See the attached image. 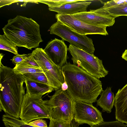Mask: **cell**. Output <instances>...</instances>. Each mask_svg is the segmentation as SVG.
Segmentation results:
<instances>
[{
  "label": "cell",
  "mask_w": 127,
  "mask_h": 127,
  "mask_svg": "<svg viewBox=\"0 0 127 127\" xmlns=\"http://www.w3.org/2000/svg\"><path fill=\"white\" fill-rule=\"evenodd\" d=\"M74 119L79 125L86 124L91 127L103 121L101 112L92 104L75 102Z\"/></svg>",
  "instance_id": "30bf717a"
},
{
  "label": "cell",
  "mask_w": 127,
  "mask_h": 127,
  "mask_svg": "<svg viewBox=\"0 0 127 127\" xmlns=\"http://www.w3.org/2000/svg\"><path fill=\"white\" fill-rule=\"evenodd\" d=\"M2 29L7 38L17 46L31 50L43 41L39 25L31 18L17 15L9 19Z\"/></svg>",
  "instance_id": "3957f363"
},
{
  "label": "cell",
  "mask_w": 127,
  "mask_h": 127,
  "mask_svg": "<svg viewBox=\"0 0 127 127\" xmlns=\"http://www.w3.org/2000/svg\"><path fill=\"white\" fill-rule=\"evenodd\" d=\"M85 0H39L37 2L42 3L47 5L49 8L59 6L62 5L70 3L78 2L87 1Z\"/></svg>",
  "instance_id": "7402d4cb"
},
{
  "label": "cell",
  "mask_w": 127,
  "mask_h": 127,
  "mask_svg": "<svg viewBox=\"0 0 127 127\" xmlns=\"http://www.w3.org/2000/svg\"><path fill=\"white\" fill-rule=\"evenodd\" d=\"M31 53L45 75L50 86L56 91L61 89L65 82L61 68L54 63L42 48H37Z\"/></svg>",
  "instance_id": "52a82bcc"
},
{
  "label": "cell",
  "mask_w": 127,
  "mask_h": 127,
  "mask_svg": "<svg viewBox=\"0 0 127 127\" xmlns=\"http://www.w3.org/2000/svg\"><path fill=\"white\" fill-rule=\"evenodd\" d=\"M41 119H37L28 123L35 127H48L46 121Z\"/></svg>",
  "instance_id": "4316f807"
},
{
  "label": "cell",
  "mask_w": 127,
  "mask_h": 127,
  "mask_svg": "<svg viewBox=\"0 0 127 127\" xmlns=\"http://www.w3.org/2000/svg\"><path fill=\"white\" fill-rule=\"evenodd\" d=\"M100 14L109 16L114 18L121 16H127V3L107 8L101 7L95 10H90Z\"/></svg>",
  "instance_id": "e0dca14e"
},
{
  "label": "cell",
  "mask_w": 127,
  "mask_h": 127,
  "mask_svg": "<svg viewBox=\"0 0 127 127\" xmlns=\"http://www.w3.org/2000/svg\"><path fill=\"white\" fill-rule=\"evenodd\" d=\"M13 69L15 73L22 75L29 73H43L42 70L40 68L32 66L24 61L15 65Z\"/></svg>",
  "instance_id": "ac0fdd59"
},
{
  "label": "cell",
  "mask_w": 127,
  "mask_h": 127,
  "mask_svg": "<svg viewBox=\"0 0 127 127\" xmlns=\"http://www.w3.org/2000/svg\"><path fill=\"white\" fill-rule=\"evenodd\" d=\"M127 3V0H113L104 3L102 8H107L118 5L120 4Z\"/></svg>",
  "instance_id": "d4e9b609"
},
{
  "label": "cell",
  "mask_w": 127,
  "mask_h": 127,
  "mask_svg": "<svg viewBox=\"0 0 127 127\" xmlns=\"http://www.w3.org/2000/svg\"><path fill=\"white\" fill-rule=\"evenodd\" d=\"M99 98L97 100L96 105L102 109V111L110 113L114 104V95L111 88L107 87L100 94Z\"/></svg>",
  "instance_id": "2e32d148"
},
{
  "label": "cell",
  "mask_w": 127,
  "mask_h": 127,
  "mask_svg": "<svg viewBox=\"0 0 127 127\" xmlns=\"http://www.w3.org/2000/svg\"><path fill=\"white\" fill-rule=\"evenodd\" d=\"M122 58L127 61V49H126L123 53Z\"/></svg>",
  "instance_id": "4dcf8cb0"
},
{
  "label": "cell",
  "mask_w": 127,
  "mask_h": 127,
  "mask_svg": "<svg viewBox=\"0 0 127 127\" xmlns=\"http://www.w3.org/2000/svg\"><path fill=\"white\" fill-rule=\"evenodd\" d=\"M0 7L6 5H9L13 3L18 2V0H0Z\"/></svg>",
  "instance_id": "f1b7e54d"
},
{
  "label": "cell",
  "mask_w": 127,
  "mask_h": 127,
  "mask_svg": "<svg viewBox=\"0 0 127 127\" xmlns=\"http://www.w3.org/2000/svg\"><path fill=\"white\" fill-rule=\"evenodd\" d=\"M71 15L87 23L95 26L110 27L112 26L115 22V18L113 17L98 14L91 10Z\"/></svg>",
  "instance_id": "7c38bea8"
},
{
  "label": "cell",
  "mask_w": 127,
  "mask_h": 127,
  "mask_svg": "<svg viewBox=\"0 0 127 127\" xmlns=\"http://www.w3.org/2000/svg\"><path fill=\"white\" fill-rule=\"evenodd\" d=\"M25 79L26 93L29 95H43L54 90L53 88L47 85Z\"/></svg>",
  "instance_id": "9a60e30c"
},
{
  "label": "cell",
  "mask_w": 127,
  "mask_h": 127,
  "mask_svg": "<svg viewBox=\"0 0 127 127\" xmlns=\"http://www.w3.org/2000/svg\"><path fill=\"white\" fill-rule=\"evenodd\" d=\"M73 64H76L88 73L99 79L105 77L108 71L104 67L102 60L70 44L68 48Z\"/></svg>",
  "instance_id": "5b68a950"
},
{
  "label": "cell",
  "mask_w": 127,
  "mask_h": 127,
  "mask_svg": "<svg viewBox=\"0 0 127 127\" xmlns=\"http://www.w3.org/2000/svg\"><path fill=\"white\" fill-rule=\"evenodd\" d=\"M42 96L30 95L26 93L21 108V120L29 123L35 119L51 118L47 100H43Z\"/></svg>",
  "instance_id": "8992f818"
},
{
  "label": "cell",
  "mask_w": 127,
  "mask_h": 127,
  "mask_svg": "<svg viewBox=\"0 0 127 127\" xmlns=\"http://www.w3.org/2000/svg\"><path fill=\"white\" fill-rule=\"evenodd\" d=\"M48 127H78L79 124L73 119L70 123L62 120L50 119Z\"/></svg>",
  "instance_id": "44dd1931"
},
{
  "label": "cell",
  "mask_w": 127,
  "mask_h": 127,
  "mask_svg": "<svg viewBox=\"0 0 127 127\" xmlns=\"http://www.w3.org/2000/svg\"><path fill=\"white\" fill-rule=\"evenodd\" d=\"M24 61L32 66L40 68L32 57L31 53H29L27 54V57Z\"/></svg>",
  "instance_id": "83f0119b"
},
{
  "label": "cell",
  "mask_w": 127,
  "mask_h": 127,
  "mask_svg": "<svg viewBox=\"0 0 127 127\" xmlns=\"http://www.w3.org/2000/svg\"><path fill=\"white\" fill-rule=\"evenodd\" d=\"M0 49L11 52L16 55L18 54L16 45L4 34L0 35Z\"/></svg>",
  "instance_id": "d6986e66"
},
{
  "label": "cell",
  "mask_w": 127,
  "mask_h": 127,
  "mask_svg": "<svg viewBox=\"0 0 127 127\" xmlns=\"http://www.w3.org/2000/svg\"><path fill=\"white\" fill-rule=\"evenodd\" d=\"M91 1H82L68 3L58 7L49 8L50 11L62 15H72L78 13L87 11Z\"/></svg>",
  "instance_id": "5bb4252c"
},
{
  "label": "cell",
  "mask_w": 127,
  "mask_h": 127,
  "mask_svg": "<svg viewBox=\"0 0 127 127\" xmlns=\"http://www.w3.org/2000/svg\"><path fill=\"white\" fill-rule=\"evenodd\" d=\"M25 80L22 75L15 73L13 68L4 65L0 62V110L18 119L25 94L23 86Z\"/></svg>",
  "instance_id": "7a4b0ae2"
},
{
  "label": "cell",
  "mask_w": 127,
  "mask_h": 127,
  "mask_svg": "<svg viewBox=\"0 0 127 127\" xmlns=\"http://www.w3.org/2000/svg\"><path fill=\"white\" fill-rule=\"evenodd\" d=\"M47 102L51 119L62 120L69 123L74 119L75 102L66 91L61 88L56 91L47 100Z\"/></svg>",
  "instance_id": "277c9868"
},
{
  "label": "cell",
  "mask_w": 127,
  "mask_h": 127,
  "mask_svg": "<svg viewBox=\"0 0 127 127\" xmlns=\"http://www.w3.org/2000/svg\"><path fill=\"white\" fill-rule=\"evenodd\" d=\"M114 105L116 120L127 125V84L116 94Z\"/></svg>",
  "instance_id": "4fadbf2b"
},
{
  "label": "cell",
  "mask_w": 127,
  "mask_h": 127,
  "mask_svg": "<svg viewBox=\"0 0 127 127\" xmlns=\"http://www.w3.org/2000/svg\"><path fill=\"white\" fill-rule=\"evenodd\" d=\"M55 17L57 21L81 34L108 35L106 26L91 25L79 20L71 15H62L57 14L56 15Z\"/></svg>",
  "instance_id": "9c48e42d"
},
{
  "label": "cell",
  "mask_w": 127,
  "mask_h": 127,
  "mask_svg": "<svg viewBox=\"0 0 127 127\" xmlns=\"http://www.w3.org/2000/svg\"><path fill=\"white\" fill-rule=\"evenodd\" d=\"M50 31V34L56 35L75 47L94 54L95 49L93 40L87 35L79 34L58 21L51 26Z\"/></svg>",
  "instance_id": "ba28073f"
},
{
  "label": "cell",
  "mask_w": 127,
  "mask_h": 127,
  "mask_svg": "<svg viewBox=\"0 0 127 127\" xmlns=\"http://www.w3.org/2000/svg\"><path fill=\"white\" fill-rule=\"evenodd\" d=\"M2 120L5 127H19L10 122L2 119Z\"/></svg>",
  "instance_id": "f546056e"
},
{
  "label": "cell",
  "mask_w": 127,
  "mask_h": 127,
  "mask_svg": "<svg viewBox=\"0 0 127 127\" xmlns=\"http://www.w3.org/2000/svg\"><path fill=\"white\" fill-rule=\"evenodd\" d=\"M23 75L25 78L29 80L42 83L50 86L47 79L43 73H29L24 74Z\"/></svg>",
  "instance_id": "ffe728a7"
},
{
  "label": "cell",
  "mask_w": 127,
  "mask_h": 127,
  "mask_svg": "<svg viewBox=\"0 0 127 127\" xmlns=\"http://www.w3.org/2000/svg\"><path fill=\"white\" fill-rule=\"evenodd\" d=\"M68 88V86L67 85L65 81L62 85L61 88L63 91H66Z\"/></svg>",
  "instance_id": "1f68e13d"
},
{
  "label": "cell",
  "mask_w": 127,
  "mask_h": 127,
  "mask_svg": "<svg viewBox=\"0 0 127 127\" xmlns=\"http://www.w3.org/2000/svg\"><path fill=\"white\" fill-rule=\"evenodd\" d=\"M2 119L12 122L19 127H35L30 125L28 123L25 122L6 114L3 115Z\"/></svg>",
  "instance_id": "603a6c76"
},
{
  "label": "cell",
  "mask_w": 127,
  "mask_h": 127,
  "mask_svg": "<svg viewBox=\"0 0 127 127\" xmlns=\"http://www.w3.org/2000/svg\"><path fill=\"white\" fill-rule=\"evenodd\" d=\"M27 54H25L16 55L14 56L11 60L12 62L15 65H18L24 62L27 58Z\"/></svg>",
  "instance_id": "484cf974"
},
{
  "label": "cell",
  "mask_w": 127,
  "mask_h": 127,
  "mask_svg": "<svg viewBox=\"0 0 127 127\" xmlns=\"http://www.w3.org/2000/svg\"><path fill=\"white\" fill-rule=\"evenodd\" d=\"M68 88L67 92L75 101L92 104L103 91L99 79L79 66L67 62L62 68Z\"/></svg>",
  "instance_id": "6da1fadb"
},
{
  "label": "cell",
  "mask_w": 127,
  "mask_h": 127,
  "mask_svg": "<svg viewBox=\"0 0 127 127\" xmlns=\"http://www.w3.org/2000/svg\"><path fill=\"white\" fill-rule=\"evenodd\" d=\"M127 125L117 120L109 122L103 121L91 127H126Z\"/></svg>",
  "instance_id": "cb8c5ba5"
},
{
  "label": "cell",
  "mask_w": 127,
  "mask_h": 127,
  "mask_svg": "<svg viewBox=\"0 0 127 127\" xmlns=\"http://www.w3.org/2000/svg\"><path fill=\"white\" fill-rule=\"evenodd\" d=\"M44 50L50 60L61 68L67 63L68 48L63 40L55 38L48 42Z\"/></svg>",
  "instance_id": "8fae6325"
}]
</instances>
